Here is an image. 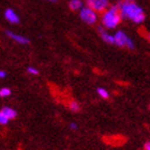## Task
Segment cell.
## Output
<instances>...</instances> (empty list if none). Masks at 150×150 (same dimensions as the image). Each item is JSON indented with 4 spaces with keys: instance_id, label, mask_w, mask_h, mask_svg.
Here are the masks:
<instances>
[{
    "instance_id": "5bb4252c",
    "label": "cell",
    "mask_w": 150,
    "mask_h": 150,
    "mask_svg": "<svg viewBox=\"0 0 150 150\" xmlns=\"http://www.w3.org/2000/svg\"><path fill=\"white\" fill-rule=\"evenodd\" d=\"M11 89L10 88H6V87H3L0 89V97L1 98H6V97H9L10 94H11Z\"/></svg>"
},
{
    "instance_id": "9c48e42d",
    "label": "cell",
    "mask_w": 150,
    "mask_h": 150,
    "mask_svg": "<svg viewBox=\"0 0 150 150\" xmlns=\"http://www.w3.org/2000/svg\"><path fill=\"white\" fill-rule=\"evenodd\" d=\"M1 110H2V112H4L8 117H9L10 120H11V119H15L16 117H17V112H16L14 108H12V107L4 106V107L1 108Z\"/></svg>"
},
{
    "instance_id": "5b68a950",
    "label": "cell",
    "mask_w": 150,
    "mask_h": 150,
    "mask_svg": "<svg viewBox=\"0 0 150 150\" xmlns=\"http://www.w3.org/2000/svg\"><path fill=\"white\" fill-rule=\"evenodd\" d=\"M86 4L98 13H103L110 6L108 0H86Z\"/></svg>"
},
{
    "instance_id": "ac0fdd59",
    "label": "cell",
    "mask_w": 150,
    "mask_h": 150,
    "mask_svg": "<svg viewBox=\"0 0 150 150\" xmlns=\"http://www.w3.org/2000/svg\"><path fill=\"white\" fill-rule=\"evenodd\" d=\"M6 76V71H3V70H1V71H0V78H4Z\"/></svg>"
},
{
    "instance_id": "9a60e30c",
    "label": "cell",
    "mask_w": 150,
    "mask_h": 150,
    "mask_svg": "<svg viewBox=\"0 0 150 150\" xmlns=\"http://www.w3.org/2000/svg\"><path fill=\"white\" fill-rule=\"evenodd\" d=\"M27 72L31 75H38L39 74V70L33 68V67H28V68H27Z\"/></svg>"
},
{
    "instance_id": "e0dca14e",
    "label": "cell",
    "mask_w": 150,
    "mask_h": 150,
    "mask_svg": "<svg viewBox=\"0 0 150 150\" xmlns=\"http://www.w3.org/2000/svg\"><path fill=\"white\" fill-rule=\"evenodd\" d=\"M144 149L145 150H150V142H146V143H145Z\"/></svg>"
},
{
    "instance_id": "7c38bea8",
    "label": "cell",
    "mask_w": 150,
    "mask_h": 150,
    "mask_svg": "<svg viewBox=\"0 0 150 150\" xmlns=\"http://www.w3.org/2000/svg\"><path fill=\"white\" fill-rule=\"evenodd\" d=\"M97 92H98V94L102 98V99H108V98H110V93H108V91H107L106 89L102 88V87L98 88Z\"/></svg>"
},
{
    "instance_id": "4fadbf2b",
    "label": "cell",
    "mask_w": 150,
    "mask_h": 150,
    "mask_svg": "<svg viewBox=\"0 0 150 150\" xmlns=\"http://www.w3.org/2000/svg\"><path fill=\"white\" fill-rule=\"evenodd\" d=\"M9 121H10L9 117H8V116H6L2 110H0V125H6L9 123Z\"/></svg>"
},
{
    "instance_id": "7a4b0ae2",
    "label": "cell",
    "mask_w": 150,
    "mask_h": 150,
    "mask_svg": "<svg viewBox=\"0 0 150 150\" xmlns=\"http://www.w3.org/2000/svg\"><path fill=\"white\" fill-rule=\"evenodd\" d=\"M122 21L121 13L119 11L118 6H108L101 16L102 26L106 29H115L119 26Z\"/></svg>"
},
{
    "instance_id": "2e32d148",
    "label": "cell",
    "mask_w": 150,
    "mask_h": 150,
    "mask_svg": "<svg viewBox=\"0 0 150 150\" xmlns=\"http://www.w3.org/2000/svg\"><path fill=\"white\" fill-rule=\"evenodd\" d=\"M70 129L73 130V131H76V130L78 129L77 123H75V122H71V123H70Z\"/></svg>"
},
{
    "instance_id": "44dd1931",
    "label": "cell",
    "mask_w": 150,
    "mask_h": 150,
    "mask_svg": "<svg viewBox=\"0 0 150 150\" xmlns=\"http://www.w3.org/2000/svg\"><path fill=\"white\" fill-rule=\"evenodd\" d=\"M149 110H150V105H149Z\"/></svg>"
},
{
    "instance_id": "ffe728a7",
    "label": "cell",
    "mask_w": 150,
    "mask_h": 150,
    "mask_svg": "<svg viewBox=\"0 0 150 150\" xmlns=\"http://www.w3.org/2000/svg\"><path fill=\"white\" fill-rule=\"evenodd\" d=\"M48 1H52V2H56L57 0H48Z\"/></svg>"
},
{
    "instance_id": "52a82bcc",
    "label": "cell",
    "mask_w": 150,
    "mask_h": 150,
    "mask_svg": "<svg viewBox=\"0 0 150 150\" xmlns=\"http://www.w3.org/2000/svg\"><path fill=\"white\" fill-rule=\"evenodd\" d=\"M4 18L11 24H18L19 17L13 9H6L4 11Z\"/></svg>"
},
{
    "instance_id": "d6986e66",
    "label": "cell",
    "mask_w": 150,
    "mask_h": 150,
    "mask_svg": "<svg viewBox=\"0 0 150 150\" xmlns=\"http://www.w3.org/2000/svg\"><path fill=\"white\" fill-rule=\"evenodd\" d=\"M147 38H148V40H149V42H150V32H148V35H147Z\"/></svg>"
},
{
    "instance_id": "8992f818",
    "label": "cell",
    "mask_w": 150,
    "mask_h": 150,
    "mask_svg": "<svg viewBox=\"0 0 150 150\" xmlns=\"http://www.w3.org/2000/svg\"><path fill=\"white\" fill-rule=\"evenodd\" d=\"M98 30H99V33L104 42L108 44H115V37L114 35H110V32H107L106 28H104L103 26H100V27H98Z\"/></svg>"
},
{
    "instance_id": "8fae6325",
    "label": "cell",
    "mask_w": 150,
    "mask_h": 150,
    "mask_svg": "<svg viewBox=\"0 0 150 150\" xmlns=\"http://www.w3.org/2000/svg\"><path fill=\"white\" fill-rule=\"evenodd\" d=\"M69 108H70V110H72L73 112H77L81 110V105H79L76 101H71L69 103Z\"/></svg>"
},
{
    "instance_id": "277c9868",
    "label": "cell",
    "mask_w": 150,
    "mask_h": 150,
    "mask_svg": "<svg viewBox=\"0 0 150 150\" xmlns=\"http://www.w3.org/2000/svg\"><path fill=\"white\" fill-rule=\"evenodd\" d=\"M115 45L118 47H127L129 50H133L134 48V42L128 37V35L125 32L118 30L115 32Z\"/></svg>"
},
{
    "instance_id": "3957f363",
    "label": "cell",
    "mask_w": 150,
    "mask_h": 150,
    "mask_svg": "<svg viewBox=\"0 0 150 150\" xmlns=\"http://www.w3.org/2000/svg\"><path fill=\"white\" fill-rule=\"evenodd\" d=\"M79 17L84 23H86L87 25H94L97 24L98 19V12L94 11L93 9H91L90 6H83L79 10Z\"/></svg>"
},
{
    "instance_id": "ba28073f",
    "label": "cell",
    "mask_w": 150,
    "mask_h": 150,
    "mask_svg": "<svg viewBox=\"0 0 150 150\" xmlns=\"http://www.w3.org/2000/svg\"><path fill=\"white\" fill-rule=\"evenodd\" d=\"M6 35H8L10 39H12V40H14L15 42H17V43H19V44H22V45H25V44L29 43V40L26 37H24V35H17V33H14V32H12V31H9V30L6 31Z\"/></svg>"
},
{
    "instance_id": "30bf717a",
    "label": "cell",
    "mask_w": 150,
    "mask_h": 150,
    "mask_svg": "<svg viewBox=\"0 0 150 150\" xmlns=\"http://www.w3.org/2000/svg\"><path fill=\"white\" fill-rule=\"evenodd\" d=\"M69 6L72 11H79L84 6V4L81 0H71L69 2Z\"/></svg>"
},
{
    "instance_id": "6da1fadb",
    "label": "cell",
    "mask_w": 150,
    "mask_h": 150,
    "mask_svg": "<svg viewBox=\"0 0 150 150\" xmlns=\"http://www.w3.org/2000/svg\"><path fill=\"white\" fill-rule=\"evenodd\" d=\"M117 6L121 13L122 18L129 19L134 24L144 23L146 18L145 12L134 0H121Z\"/></svg>"
}]
</instances>
